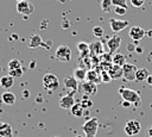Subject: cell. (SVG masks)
Segmentation results:
<instances>
[{"mask_svg": "<svg viewBox=\"0 0 152 137\" xmlns=\"http://www.w3.org/2000/svg\"><path fill=\"white\" fill-rule=\"evenodd\" d=\"M101 8L103 12L109 13L113 10V0H102L101 1Z\"/></svg>", "mask_w": 152, "mask_h": 137, "instance_id": "obj_26", "label": "cell"}, {"mask_svg": "<svg viewBox=\"0 0 152 137\" xmlns=\"http://www.w3.org/2000/svg\"><path fill=\"white\" fill-rule=\"evenodd\" d=\"M55 137H59V136H55Z\"/></svg>", "mask_w": 152, "mask_h": 137, "instance_id": "obj_44", "label": "cell"}, {"mask_svg": "<svg viewBox=\"0 0 152 137\" xmlns=\"http://www.w3.org/2000/svg\"><path fill=\"white\" fill-rule=\"evenodd\" d=\"M108 74L110 76V79L113 80H118V79H121L122 77V67L120 66H116V64H112V67L108 69Z\"/></svg>", "mask_w": 152, "mask_h": 137, "instance_id": "obj_16", "label": "cell"}, {"mask_svg": "<svg viewBox=\"0 0 152 137\" xmlns=\"http://www.w3.org/2000/svg\"><path fill=\"white\" fill-rule=\"evenodd\" d=\"M86 81H90V82H94V83L97 85V83L102 82V80H101V74L97 73V70H95V69H89V70H87Z\"/></svg>", "mask_w": 152, "mask_h": 137, "instance_id": "obj_15", "label": "cell"}, {"mask_svg": "<svg viewBox=\"0 0 152 137\" xmlns=\"http://www.w3.org/2000/svg\"><path fill=\"white\" fill-rule=\"evenodd\" d=\"M0 104H2V101H1V98H0Z\"/></svg>", "mask_w": 152, "mask_h": 137, "instance_id": "obj_43", "label": "cell"}, {"mask_svg": "<svg viewBox=\"0 0 152 137\" xmlns=\"http://www.w3.org/2000/svg\"><path fill=\"white\" fill-rule=\"evenodd\" d=\"M43 45V41L40 38L39 35H33L31 38H30V43H28V46L30 48H38V46H42Z\"/></svg>", "mask_w": 152, "mask_h": 137, "instance_id": "obj_23", "label": "cell"}, {"mask_svg": "<svg viewBox=\"0 0 152 137\" xmlns=\"http://www.w3.org/2000/svg\"><path fill=\"white\" fill-rule=\"evenodd\" d=\"M17 68H20V61H19V60H15V58L11 60V61L8 62V70H11V69H17Z\"/></svg>", "mask_w": 152, "mask_h": 137, "instance_id": "obj_29", "label": "cell"}, {"mask_svg": "<svg viewBox=\"0 0 152 137\" xmlns=\"http://www.w3.org/2000/svg\"><path fill=\"white\" fill-rule=\"evenodd\" d=\"M114 12L119 15H124L126 12H127V8H124V7H120V6H115L114 8Z\"/></svg>", "mask_w": 152, "mask_h": 137, "instance_id": "obj_33", "label": "cell"}, {"mask_svg": "<svg viewBox=\"0 0 152 137\" xmlns=\"http://www.w3.org/2000/svg\"><path fill=\"white\" fill-rule=\"evenodd\" d=\"M109 25L113 32H120L121 30H124L125 27H127L129 25V23L127 20H122V19H115V18H110L109 19Z\"/></svg>", "mask_w": 152, "mask_h": 137, "instance_id": "obj_9", "label": "cell"}, {"mask_svg": "<svg viewBox=\"0 0 152 137\" xmlns=\"http://www.w3.org/2000/svg\"><path fill=\"white\" fill-rule=\"evenodd\" d=\"M77 81H86V76H87V70L83 68H76L74 70V75H72Z\"/></svg>", "mask_w": 152, "mask_h": 137, "instance_id": "obj_24", "label": "cell"}, {"mask_svg": "<svg viewBox=\"0 0 152 137\" xmlns=\"http://www.w3.org/2000/svg\"><path fill=\"white\" fill-rule=\"evenodd\" d=\"M77 50L80 52V57L90 56L89 55V44L86 42H78L77 43Z\"/></svg>", "mask_w": 152, "mask_h": 137, "instance_id": "obj_20", "label": "cell"}, {"mask_svg": "<svg viewBox=\"0 0 152 137\" xmlns=\"http://www.w3.org/2000/svg\"><path fill=\"white\" fill-rule=\"evenodd\" d=\"M146 137H152V125L147 126V129H146Z\"/></svg>", "mask_w": 152, "mask_h": 137, "instance_id": "obj_36", "label": "cell"}, {"mask_svg": "<svg viewBox=\"0 0 152 137\" xmlns=\"http://www.w3.org/2000/svg\"><path fill=\"white\" fill-rule=\"evenodd\" d=\"M135 48H137V46L133 45V44H128V45H127V50H128V51H134Z\"/></svg>", "mask_w": 152, "mask_h": 137, "instance_id": "obj_37", "label": "cell"}, {"mask_svg": "<svg viewBox=\"0 0 152 137\" xmlns=\"http://www.w3.org/2000/svg\"><path fill=\"white\" fill-rule=\"evenodd\" d=\"M17 12L23 15H30L34 12V6L28 0H23L17 4Z\"/></svg>", "mask_w": 152, "mask_h": 137, "instance_id": "obj_7", "label": "cell"}, {"mask_svg": "<svg viewBox=\"0 0 152 137\" xmlns=\"http://www.w3.org/2000/svg\"><path fill=\"white\" fill-rule=\"evenodd\" d=\"M103 33H104V31H103V27L102 26H94L93 27V35L95 36V37H97V38H101L102 36H103Z\"/></svg>", "mask_w": 152, "mask_h": 137, "instance_id": "obj_28", "label": "cell"}, {"mask_svg": "<svg viewBox=\"0 0 152 137\" xmlns=\"http://www.w3.org/2000/svg\"><path fill=\"white\" fill-rule=\"evenodd\" d=\"M99 129V120L97 118L93 117L84 122L82 125V131L86 133V137H95Z\"/></svg>", "mask_w": 152, "mask_h": 137, "instance_id": "obj_2", "label": "cell"}, {"mask_svg": "<svg viewBox=\"0 0 152 137\" xmlns=\"http://www.w3.org/2000/svg\"><path fill=\"white\" fill-rule=\"evenodd\" d=\"M15 1H18V2H19V1H23V0H15Z\"/></svg>", "mask_w": 152, "mask_h": 137, "instance_id": "obj_42", "label": "cell"}, {"mask_svg": "<svg viewBox=\"0 0 152 137\" xmlns=\"http://www.w3.org/2000/svg\"><path fill=\"white\" fill-rule=\"evenodd\" d=\"M103 54V45L101 42L96 41L89 44V55L90 56H101Z\"/></svg>", "mask_w": 152, "mask_h": 137, "instance_id": "obj_13", "label": "cell"}, {"mask_svg": "<svg viewBox=\"0 0 152 137\" xmlns=\"http://www.w3.org/2000/svg\"><path fill=\"white\" fill-rule=\"evenodd\" d=\"M83 111H84V108L82 107L81 102H75L74 106L70 108V113H71L72 116H75V117H82V116L84 114Z\"/></svg>", "mask_w": 152, "mask_h": 137, "instance_id": "obj_22", "label": "cell"}, {"mask_svg": "<svg viewBox=\"0 0 152 137\" xmlns=\"http://www.w3.org/2000/svg\"><path fill=\"white\" fill-rule=\"evenodd\" d=\"M43 87L48 92H53L59 87V80L55 74L48 73L43 76Z\"/></svg>", "mask_w": 152, "mask_h": 137, "instance_id": "obj_3", "label": "cell"}, {"mask_svg": "<svg viewBox=\"0 0 152 137\" xmlns=\"http://www.w3.org/2000/svg\"><path fill=\"white\" fill-rule=\"evenodd\" d=\"M145 0H131V4L134 6V7H141L144 5Z\"/></svg>", "mask_w": 152, "mask_h": 137, "instance_id": "obj_35", "label": "cell"}, {"mask_svg": "<svg viewBox=\"0 0 152 137\" xmlns=\"http://www.w3.org/2000/svg\"><path fill=\"white\" fill-rule=\"evenodd\" d=\"M138 68L133 63H125L122 66V77L126 81H135V74H137Z\"/></svg>", "mask_w": 152, "mask_h": 137, "instance_id": "obj_6", "label": "cell"}, {"mask_svg": "<svg viewBox=\"0 0 152 137\" xmlns=\"http://www.w3.org/2000/svg\"><path fill=\"white\" fill-rule=\"evenodd\" d=\"M112 63L122 67V66L126 63V57H125V55H124V54H120V52H115V54L113 55Z\"/></svg>", "mask_w": 152, "mask_h": 137, "instance_id": "obj_21", "label": "cell"}, {"mask_svg": "<svg viewBox=\"0 0 152 137\" xmlns=\"http://www.w3.org/2000/svg\"><path fill=\"white\" fill-rule=\"evenodd\" d=\"M120 44H121V37L118 36V35H114L112 38L108 39V42H107V48H108V50H109L110 54H114V52L119 49Z\"/></svg>", "mask_w": 152, "mask_h": 137, "instance_id": "obj_12", "label": "cell"}, {"mask_svg": "<svg viewBox=\"0 0 152 137\" xmlns=\"http://www.w3.org/2000/svg\"><path fill=\"white\" fill-rule=\"evenodd\" d=\"M101 80H102V82H106V83H108L112 79H110V76H109V74H108V71H106V70H101Z\"/></svg>", "mask_w": 152, "mask_h": 137, "instance_id": "obj_31", "label": "cell"}, {"mask_svg": "<svg viewBox=\"0 0 152 137\" xmlns=\"http://www.w3.org/2000/svg\"><path fill=\"white\" fill-rule=\"evenodd\" d=\"M128 35H129V37L133 39V41H140V39H142L145 36H146V31L142 29V27H140V26H132L131 29H129V32H128Z\"/></svg>", "mask_w": 152, "mask_h": 137, "instance_id": "obj_11", "label": "cell"}, {"mask_svg": "<svg viewBox=\"0 0 152 137\" xmlns=\"http://www.w3.org/2000/svg\"><path fill=\"white\" fill-rule=\"evenodd\" d=\"M74 104H75L74 95H70V94L62 96L61 100H59V106L62 108H64V110H69L70 111V108L74 106Z\"/></svg>", "mask_w": 152, "mask_h": 137, "instance_id": "obj_14", "label": "cell"}, {"mask_svg": "<svg viewBox=\"0 0 152 137\" xmlns=\"http://www.w3.org/2000/svg\"><path fill=\"white\" fill-rule=\"evenodd\" d=\"M125 133L127 136H135L140 132L141 130V125H140V122L138 119H131V120H127V123L125 124Z\"/></svg>", "mask_w": 152, "mask_h": 137, "instance_id": "obj_5", "label": "cell"}, {"mask_svg": "<svg viewBox=\"0 0 152 137\" xmlns=\"http://www.w3.org/2000/svg\"><path fill=\"white\" fill-rule=\"evenodd\" d=\"M114 6H120L124 8H127V0H113Z\"/></svg>", "mask_w": 152, "mask_h": 137, "instance_id": "obj_32", "label": "cell"}, {"mask_svg": "<svg viewBox=\"0 0 152 137\" xmlns=\"http://www.w3.org/2000/svg\"><path fill=\"white\" fill-rule=\"evenodd\" d=\"M0 135L2 137H12V127L10 124H2L0 126Z\"/></svg>", "mask_w": 152, "mask_h": 137, "instance_id": "obj_25", "label": "cell"}, {"mask_svg": "<svg viewBox=\"0 0 152 137\" xmlns=\"http://www.w3.org/2000/svg\"><path fill=\"white\" fill-rule=\"evenodd\" d=\"M146 82H147L148 85H151V86H152V75H151V74L148 75V77H147V80H146Z\"/></svg>", "mask_w": 152, "mask_h": 137, "instance_id": "obj_38", "label": "cell"}, {"mask_svg": "<svg viewBox=\"0 0 152 137\" xmlns=\"http://www.w3.org/2000/svg\"><path fill=\"white\" fill-rule=\"evenodd\" d=\"M135 51H137L138 54H141V52L144 51V49H142L141 46H137V48H135Z\"/></svg>", "mask_w": 152, "mask_h": 137, "instance_id": "obj_39", "label": "cell"}, {"mask_svg": "<svg viewBox=\"0 0 152 137\" xmlns=\"http://www.w3.org/2000/svg\"><path fill=\"white\" fill-rule=\"evenodd\" d=\"M122 105H124V106H129L131 104H129L128 101H124V102H122Z\"/></svg>", "mask_w": 152, "mask_h": 137, "instance_id": "obj_41", "label": "cell"}, {"mask_svg": "<svg viewBox=\"0 0 152 137\" xmlns=\"http://www.w3.org/2000/svg\"><path fill=\"white\" fill-rule=\"evenodd\" d=\"M146 35H147L148 37H152V30H150V31H147V32H146Z\"/></svg>", "mask_w": 152, "mask_h": 137, "instance_id": "obj_40", "label": "cell"}, {"mask_svg": "<svg viewBox=\"0 0 152 137\" xmlns=\"http://www.w3.org/2000/svg\"><path fill=\"white\" fill-rule=\"evenodd\" d=\"M119 93H120L121 98L125 101H128L131 105L132 104H134L135 106L140 105L141 98H140V95L137 91H134L132 88H127V87H121V88H119Z\"/></svg>", "mask_w": 152, "mask_h": 137, "instance_id": "obj_1", "label": "cell"}, {"mask_svg": "<svg viewBox=\"0 0 152 137\" xmlns=\"http://www.w3.org/2000/svg\"><path fill=\"white\" fill-rule=\"evenodd\" d=\"M55 57L61 61V62H70L71 61V49L66 44H61L56 51H55Z\"/></svg>", "mask_w": 152, "mask_h": 137, "instance_id": "obj_4", "label": "cell"}, {"mask_svg": "<svg viewBox=\"0 0 152 137\" xmlns=\"http://www.w3.org/2000/svg\"><path fill=\"white\" fill-rule=\"evenodd\" d=\"M8 75L10 76H12L13 79L14 77H20V76H23V69H21V67L20 68H17V69H11V70H8Z\"/></svg>", "mask_w": 152, "mask_h": 137, "instance_id": "obj_27", "label": "cell"}, {"mask_svg": "<svg viewBox=\"0 0 152 137\" xmlns=\"http://www.w3.org/2000/svg\"><path fill=\"white\" fill-rule=\"evenodd\" d=\"M78 89L86 96H93L97 92V85L94 83V82H90V81H84V82L81 83V86L78 87Z\"/></svg>", "mask_w": 152, "mask_h": 137, "instance_id": "obj_8", "label": "cell"}, {"mask_svg": "<svg viewBox=\"0 0 152 137\" xmlns=\"http://www.w3.org/2000/svg\"><path fill=\"white\" fill-rule=\"evenodd\" d=\"M100 58L103 60V62H108V63H110L113 56H110V52H109V54H102V55L100 56Z\"/></svg>", "mask_w": 152, "mask_h": 137, "instance_id": "obj_34", "label": "cell"}, {"mask_svg": "<svg viewBox=\"0 0 152 137\" xmlns=\"http://www.w3.org/2000/svg\"><path fill=\"white\" fill-rule=\"evenodd\" d=\"M13 85H14V79L10 75H5L0 79V86L5 89H10Z\"/></svg>", "mask_w": 152, "mask_h": 137, "instance_id": "obj_19", "label": "cell"}, {"mask_svg": "<svg viewBox=\"0 0 152 137\" xmlns=\"http://www.w3.org/2000/svg\"><path fill=\"white\" fill-rule=\"evenodd\" d=\"M1 101L6 105H13L15 104V95L12 92H4L1 95Z\"/></svg>", "mask_w": 152, "mask_h": 137, "instance_id": "obj_17", "label": "cell"}, {"mask_svg": "<svg viewBox=\"0 0 152 137\" xmlns=\"http://www.w3.org/2000/svg\"><path fill=\"white\" fill-rule=\"evenodd\" d=\"M81 105H82V107H83V108H89V107H91V106H93V101H91L90 99H88V96H86V95H84L83 100L81 101Z\"/></svg>", "mask_w": 152, "mask_h": 137, "instance_id": "obj_30", "label": "cell"}, {"mask_svg": "<svg viewBox=\"0 0 152 137\" xmlns=\"http://www.w3.org/2000/svg\"><path fill=\"white\" fill-rule=\"evenodd\" d=\"M148 75H150V73H148V70H147L146 68H140V69L137 70L135 81H137V82H144V81L147 80Z\"/></svg>", "mask_w": 152, "mask_h": 137, "instance_id": "obj_18", "label": "cell"}, {"mask_svg": "<svg viewBox=\"0 0 152 137\" xmlns=\"http://www.w3.org/2000/svg\"><path fill=\"white\" fill-rule=\"evenodd\" d=\"M63 82H64V86L68 89L70 95H72L74 93L77 92V89H78V81L74 76H66Z\"/></svg>", "mask_w": 152, "mask_h": 137, "instance_id": "obj_10", "label": "cell"}]
</instances>
